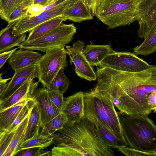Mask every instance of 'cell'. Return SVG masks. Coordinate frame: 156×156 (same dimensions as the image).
<instances>
[{"mask_svg": "<svg viewBox=\"0 0 156 156\" xmlns=\"http://www.w3.org/2000/svg\"><path fill=\"white\" fill-rule=\"evenodd\" d=\"M47 94L52 102L61 112L64 103L63 95L58 92L54 90H48L46 88Z\"/></svg>", "mask_w": 156, "mask_h": 156, "instance_id": "obj_34", "label": "cell"}, {"mask_svg": "<svg viewBox=\"0 0 156 156\" xmlns=\"http://www.w3.org/2000/svg\"><path fill=\"white\" fill-rule=\"evenodd\" d=\"M29 115L20 123L16 129L9 146L2 156H14L16 150L23 140L27 126Z\"/></svg>", "mask_w": 156, "mask_h": 156, "instance_id": "obj_25", "label": "cell"}, {"mask_svg": "<svg viewBox=\"0 0 156 156\" xmlns=\"http://www.w3.org/2000/svg\"><path fill=\"white\" fill-rule=\"evenodd\" d=\"M138 36L144 39L156 24V0H139Z\"/></svg>", "mask_w": 156, "mask_h": 156, "instance_id": "obj_11", "label": "cell"}, {"mask_svg": "<svg viewBox=\"0 0 156 156\" xmlns=\"http://www.w3.org/2000/svg\"><path fill=\"white\" fill-rule=\"evenodd\" d=\"M139 0H103L96 16L109 29L129 25L137 20Z\"/></svg>", "mask_w": 156, "mask_h": 156, "instance_id": "obj_5", "label": "cell"}, {"mask_svg": "<svg viewBox=\"0 0 156 156\" xmlns=\"http://www.w3.org/2000/svg\"><path fill=\"white\" fill-rule=\"evenodd\" d=\"M67 122L66 116L61 112L53 119L43 124L40 133L43 135L49 136L56 131L62 128Z\"/></svg>", "mask_w": 156, "mask_h": 156, "instance_id": "obj_27", "label": "cell"}, {"mask_svg": "<svg viewBox=\"0 0 156 156\" xmlns=\"http://www.w3.org/2000/svg\"><path fill=\"white\" fill-rule=\"evenodd\" d=\"M61 16L66 20H69L77 23L92 20L93 17L91 12L83 0H77L62 13Z\"/></svg>", "mask_w": 156, "mask_h": 156, "instance_id": "obj_19", "label": "cell"}, {"mask_svg": "<svg viewBox=\"0 0 156 156\" xmlns=\"http://www.w3.org/2000/svg\"><path fill=\"white\" fill-rule=\"evenodd\" d=\"M65 0H56L53 3L44 7V11L49 10L56 5L60 4Z\"/></svg>", "mask_w": 156, "mask_h": 156, "instance_id": "obj_40", "label": "cell"}, {"mask_svg": "<svg viewBox=\"0 0 156 156\" xmlns=\"http://www.w3.org/2000/svg\"><path fill=\"white\" fill-rule=\"evenodd\" d=\"M19 48L4 52L0 54V69L3 66L6 61L9 58L13 53Z\"/></svg>", "mask_w": 156, "mask_h": 156, "instance_id": "obj_38", "label": "cell"}, {"mask_svg": "<svg viewBox=\"0 0 156 156\" xmlns=\"http://www.w3.org/2000/svg\"><path fill=\"white\" fill-rule=\"evenodd\" d=\"M23 49L16 51L8 60L13 70L36 65L42 56L38 52Z\"/></svg>", "mask_w": 156, "mask_h": 156, "instance_id": "obj_16", "label": "cell"}, {"mask_svg": "<svg viewBox=\"0 0 156 156\" xmlns=\"http://www.w3.org/2000/svg\"><path fill=\"white\" fill-rule=\"evenodd\" d=\"M84 115L93 125L97 135L101 142L107 146L118 150L128 145L118 138L95 115L84 113Z\"/></svg>", "mask_w": 156, "mask_h": 156, "instance_id": "obj_15", "label": "cell"}, {"mask_svg": "<svg viewBox=\"0 0 156 156\" xmlns=\"http://www.w3.org/2000/svg\"><path fill=\"white\" fill-rule=\"evenodd\" d=\"M8 84L9 83L5 84H0V96L3 94Z\"/></svg>", "mask_w": 156, "mask_h": 156, "instance_id": "obj_42", "label": "cell"}, {"mask_svg": "<svg viewBox=\"0 0 156 156\" xmlns=\"http://www.w3.org/2000/svg\"><path fill=\"white\" fill-rule=\"evenodd\" d=\"M28 0H0V16L8 22L13 12L23 3Z\"/></svg>", "mask_w": 156, "mask_h": 156, "instance_id": "obj_29", "label": "cell"}, {"mask_svg": "<svg viewBox=\"0 0 156 156\" xmlns=\"http://www.w3.org/2000/svg\"><path fill=\"white\" fill-rule=\"evenodd\" d=\"M91 12L92 15L96 16L98 9L103 0H83Z\"/></svg>", "mask_w": 156, "mask_h": 156, "instance_id": "obj_36", "label": "cell"}, {"mask_svg": "<svg viewBox=\"0 0 156 156\" xmlns=\"http://www.w3.org/2000/svg\"><path fill=\"white\" fill-rule=\"evenodd\" d=\"M16 22L8 23L7 26L1 30L0 54L10 50L16 46H19L22 43L26 41L27 36L25 33L15 36L12 34L13 27Z\"/></svg>", "mask_w": 156, "mask_h": 156, "instance_id": "obj_17", "label": "cell"}, {"mask_svg": "<svg viewBox=\"0 0 156 156\" xmlns=\"http://www.w3.org/2000/svg\"><path fill=\"white\" fill-rule=\"evenodd\" d=\"M147 101L150 109L154 113H156V91L149 95L147 98Z\"/></svg>", "mask_w": 156, "mask_h": 156, "instance_id": "obj_39", "label": "cell"}, {"mask_svg": "<svg viewBox=\"0 0 156 156\" xmlns=\"http://www.w3.org/2000/svg\"><path fill=\"white\" fill-rule=\"evenodd\" d=\"M114 51L110 44L87 45L82 51L83 54L92 67L98 65Z\"/></svg>", "mask_w": 156, "mask_h": 156, "instance_id": "obj_20", "label": "cell"}, {"mask_svg": "<svg viewBox=\"0 0 156 156\" xmlns=\"http://www.w3.org/2000/svg\"><path fill=\"white\" fill-rule=\"evenodd\" d=\"M2 73L0 74V84L6 83L7 81L11 79L12 78H9L7 79H4L1 76Z\"/></svg>", "mask_w": 156, "mask_h": 156, "instance_id": "obj_43", "label": "cell"}, {"mask_svg": "<svg viewBox=\"0 0 156 156\" xmlns=\"http://www.w3.org/2000/svg\"><path fill=\"white\" fill-rule=\"evenodd\" d=\"M32 97L37 106L43 125L61 112L48 97L45 86L37 87Z\"/></svg>", "mask_w": 156, "mask_h": 156, "instance_id": "obj_13", "label": "cell"}, {"mask_svg": "<svg viewBox=\"0 0 156 156\" xmlns=\"http://www.w3.org/2000/svg\"><path fill=\"white\" fill-rule=\"evenodd\" d=\"M42 127L40 113L35 101L34 105L29 114L27 126L22 142L31 138L39 133Z\"/></svg>", "mask_w": 156, "mask_h": 156, "instance_id": "obj_23", "label": "cell"}, {"mask_svg": "<svg viewBox=\"0 0 156 156\" xmlns=\"http://www.w3.org/2000/svg\"><path fill=\"white\" fill-rule=\"evenodd\" d=\"M51 156V151H43L41 153L39 156Z\"/></svg>", "mask_w": 156, "mask_h": 156, "instance_id": "obj_44", "label": "cell"}, {"mask_svg": "<svg viewBox=\"0 0 156 156\" xmlns=\"http://www.w3.org/2000/svg\"><path fill=\"white\" fill-rule=\"evenodd\" d=\"M153 66L133 53L114 51L97 66L100 68L108 67L117 71L129 73L142 71Z\"/></svg>", "mask_w": 156, "mask_h": 156, "instance_id": "obj_8", "label": "cell"}, {"mask_svg": "<svg viewBox=\"0 0 156 156\" xmlns=\"http://www.w3.org/2000/svg\"><path fill=\"white\" fill-rule=\"evenodd\" d=\"M35 103V101L32 97L27 101L9 127L8 132L13 131L16 129L20 123L29 114Z\"/></svg>", "mask_w": 156, "mask_h": 156, "instance_id": "obj_30", "label": "cell"}, {"mask_svg": "<svg viewBox=\"0 0 156 156\" xmlns=\"http://www.w3.org/2000/svg\"><path fill=\"white\" fill-rule=\"evenodd\" d=\"M133 50V53L136 56H146L156 52V24L142 43Z\"/></svg>", "mask_w": 156, "mask_h": 156, "instance_id": "obj_24", "label": "cell"}, {"mask_svg": "<svg viewBox=\"0 0 156 156\" xmlns=\"http://www.w3.org/2000/svg\"><path fill=\"white\" fill-rule=\"evenodd\" d=\"M33 0H28L16 8L9 16L8 23L16 22L27 14L29 6L33 4Z\"/></svg>", "mask_w": 156, "mask_h": 156, "instance_id": "obj_31", "label": "cell"}, {"mask_svg": "<svg viewBox=\"0 0 156 156\" xmlns=\"http://www.w3.org/2000/svg\"><path fill=\"white\" fill-rule=\"evenodd\" d=\"M32 98L31 95L0 112V131L8 130L23 106Z\"/></svg>", "mask_w": 156, "mask_h": 156, "instance_id": "obj_21", "label": "cell"}, {"mask_svg": "<svg viewBox=\"0 0 156 156\" xmlns=\"http://www.w3.org/2000/svg\"><path fill=\"white\" fill-rule=\"evenodd\" d=\"M76 29L73 24H67L62 23L50 32L39 38L28 42L25 41L18 48L46 52L53 48L65 47L73 39Z\"/></svg>", "mask_w": 156, "mask_h": 156, "instance_id": "obj_6", "label": "cell"}, {"mask_svg": "<svg viewBox=\"0 0 156 156\" xmlns=\"http://www.w3.org/2000/svg\"><path fill=\"white\" fill-rule=\"evenodd\" d=\"M44 11V6L42 5L39 4H33L28 7L27 15L30 16H36Z\"/></svg>", "mask_w": 156, "mask_h": 156, "instance_id": "obj_37", "label": "cell"}, {"mask_svg": "<svg viewBox=\"0 0 156 156\" xmlns=\"http://www.w3.org/2000/svg\"><path fill=\"white\" fill-rule=\"evenodd\" d=\"M38 77L37 65L15 71L11 80L3 94L0 96V103L11 96L28 80Z\"/></svg>", "mask_w": 156, "mask_h": 156, "instance_id": "obj_14", "label": "cell"}, {"mask_svg": "<svg viewBox=\"0 0 156 156\" xmlns=\"http://www.w3.org/2000/svg\"><path fill=\"white\" fill-rule=\"evenodd\" d=\"M65 69L62 68L54 78L49 87L48 90L57 91L62 95L67 90L71 82L64 73Z\"/></svg>", "mask_w": 156, "mask_h": 156, "instance_id": "obj_28", "label": "cell"}, {"mask_svg": "<svg viewBox=\"0 0 156 156\" xmlns=\"http://www.w3.org/2000/svg\"><path fill=\"white\" fill-rule=\"evenodd\" d=\"M65 20V18L60 16L40 24L29 32L26 41H31L45 35L59 26Z\"/></svg>", "mask_w": 156, "mask_h": 156, "instance_id": "obj_22", "label": "cell"}, {"mask_svg": "<svg viewBox=\"0 0 156 156\" xmlns=\"http://www.w3.org/2000/svg\"><path fill=\"white\" fill-rule=\"evenodd\" d=\"M64 47L49 49L42 55L37 63L38 81L49 88L52 81L62 68L68 66Z\"/></svg>", "mask_w": 156, "mask_h": 156, "instance_id": "obj_7", "label": "cell"}, {"mask_svg": "<svg viewBox=\"0 0 156 156\" xmlns=\"http://www.w3.org/2000/svg\"><path fill=\"white\" fill-rule=\"evenodd\" d=\"M39 82L38 81L34 82L33 80H28L11 96L0 103V112L31 96L34 90L37 87Z\"/></svg>", "mask_w": 156, "mask_h": 156, "instance_id": "obj_18", "label": "cell"}, {"mask_svg": "<svg viewBox=\"0 0 156 156\" xmlns=\"http://www.w3.org/2000/svg\"><path fill=\"white\" fill-rule=\"evenodd\" d=\"M44 148L41 147H34L27 148L17 153L15 156H39L44 151Z\"/></svg>", "mask_w": 156, "mask_h": 156, "instance_id": "obj_35", "label": "cell"}, {"mask_svg": "<svg viewBox=\"0 0 156 156\" xmlns=\"http://www.w3.org/2000/svg\"><path fill=\"white\" fill-rule=\"evenodd\" d=\"M118 150L121 153L127 156H156V151H142L127 146L120 147Z\"/></svg>", "mask_w": 156, "mask_h": 156, "instance_id": "obj_33", "label": "cell"}, {"mask_svg": "<svg viewBox=\"0 0 156 156\" xmlns=\"http://www.w3.org/2000/svg\"><path fill=\"white\" fill-rule=\"evenodd\" d=\"M117 114L128 146L142 151H156V126L151 119L145 115Z\"/></svg>", "mask_w": 156, "mask_h": 156, "instance_id": "obj_3", "label": "cell"}, {"mask_svg": "<svg viewBox=\"0 0 156 156\" xmlns=\"http://www.w3.org/2000/svg\"><path fill=\"white\" fill-rule=\"evenodd\" d=\"M52 137L43 135L40 132L31 138L21 142L16 150L15 155L19 152L28 148L41 147L45 149L52 144Z\"/></svg>", "mask_w": 156, "mask_h": 156, "instance_id": "obj_26", "label": "cell"}, {"mask_svg": "<svg viewBox=\"0 0 156 156\" xmlns=\"http://www.w3.org/2000/svg\"><path fill=\"white\" fill-rule=\"evenodd\" d=\"M15 130L11 132H8L6 131H0V156H2L10 144Z\"/></svg>", "mask_w": 156, "mask_h": 156, "instance_id": "obj_32", "label": "cell"}, {"mask_svg": "<svg viewBox=\"0 0 156 156\" xmlns=\"http://www.w3.org/2000/svg\"><path fill=\"white\" fill-rule=\"evenodd\" d=\"M84 44L83 41L78 40L72 46H66V52L70 57L71 65L74 64L75 72L79 77L89 81L95 80L96 74L83 54Z\"/></svg>", "mask_w": 156, "mask_h": 156, "instance_id": "obj_10", "label": "cell"}, {"mask_svg": "<svg viewBox=\"0 0 156 156\" xmlns=\"http://www.w3.org/2000/svg\"><path fill=\"white\" fill-rule=\"evenodd\" d=\"M33 4H39L44 7L47 6L49 0H33Z\"/></svg>", "mask_w": 156, "mask_h": 156, "instance_id": "obj_41", "label": "cell"}, {"mask_svg": "<svg viewBox=\"0 0 156 156\" xmlns=\"http://www.w3.org/2000/svg\"><path fill=\"white\" fill-rule=\"evenodd\" d=\"M84 113L95 115L118 138L126 143L117 112L110 97L96 87L84 93Z\"/></svg>", "mask_w": 156, "mask_h": 156, "instance_id": "obj_4", "label": "cell"}, {"mask_svg": "<svg viewBox=\"0 0 156 156\" xmlns=\"http://www.w3.org/2000/svg\"><path fill=\"white\" fill-rule=\"evenodd\" d=\"M77 0H66L50 9L44 11L36 16H24L14 25L12 34L18 36L30 32L40 24L61 15L62 14Z\"/></svg>", "mask_w": 156, "mask_h": 156, "instance_id": "obj_9", "label": "cell"}, {"mask_svg": "<svg viewBox=\"0 0 156 156\" xmlns=\"http://www.w3.org/2000/svg\"><path fill=\"white\" fill-rule=\"evenodd\" d=\"M50 136L56 146L52 149L51 156H115L111 148L100 140L93 125L85 115L74 125L67 122Z\"/></svg>", "mask_w": 156, "mask_h": 156, "instance_id": "obj_2", "label": "cell"}, {"mask_svg": "<svg viewBox=\"0 0 156 156\" xmlns=\"http://www.w3.org/2000/svg\"><path fill=\"white\" fill-rule=\"evenodd\" d=\"M56 0H49L48 2L47 5H48L53 3Z\"/></svg>", "mask_w": 156, "mask_h": 156, "instance_id": "obj_45", "label": "cell"}, {"mask_svg": "<svg viewBox=\"0 0 156 156\" xmlns=\"http://www.w3.org/2000/svg\"><path fill=\"white\" fill-rule=\"evenodd\" d=\"M84 93H76L66 98L62 112L67 119V123L74 125L79 122L84 116Z\"/></svg>", "mask_w": 156, "mask_h": 156, "instance_id": "obj_12", "label": "cell"}, {"mask_svg": "<svg viewBox=\"0 0 156 156\" xmlns=\"http://www.w3.org/2000/svg\"><path fill=\"white\" fill-rule=\"evenodd\" d=\"M100 68L111 79L104 83L102 90L110 96L119 111L147 116L151 113L147 98L156 91V66L133 73Z\"/></svg>", "mask_w": 156, "mask_h": 156, "instance_id": "obj_1", "label": "cell"}]
</instances>
